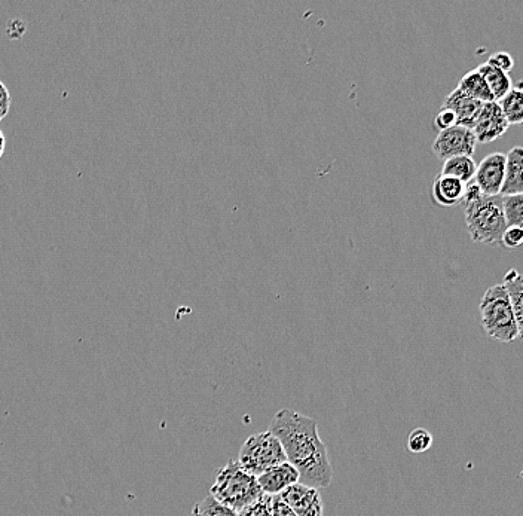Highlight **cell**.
<instances>
[{
	"label": "cell",
	"instance_id": "1",
	"mask_svg": "<svg viewBox=\"0 0 523 516\" xmlns=\"http://www.w3.org/2000/svg\"><path fill=\"white\" fill-rule=\"evenodd\" d=\"M268 430L283 445L287 461L299 472L301 484L317 490L332 485V463L326 444L318 435L317 421L293 409H281Z\"/></svg>",
	"mask_w": 523,
	"mask_h": 516
},
{
	"label": "cell",
	"instance_id": "2",
	"mask_svg": "<svg viewBox=\"0 0 523 516\" xmlns=\"http://www.w3.org/2000/svg\"><path fill=\"white\" fill-rule=\"evenodd\" d=\"M463 203L471 240L479 244L501 243V237L507 230L503 197L501 195L489 197L482 194L474 183H470L467 185Z\"/></svg>",
	"mask_w": 523,
	"mask_h": 516
},
{
	"label": "cell",
	"instance_id": "3",
	"mask_svg": "<svg viewBox=\"0 0 523 516\" xmlns=\"http://www.w3.org/2000/svg\"><path fill=\"white\" fill-rule=\"evenodd\" d=\"M262 494L258 478L246 472L235 460H229L216 473V479L210 490L211 497L237 514L241 509L258 500Z\"/></svg>",
	"mask_w": 523,
	"mask_h": 516
},
{
	"label": "cell",
	"instance_id": "4",
	"mask_svg": "<svg viewBox=\"0 0 523 516\" xmlns=\"http://www.w3.org/2000/svg\"><path fill=\"white\" fill-rule=\"evenodd\" d=\"M480 322L489 338L509 344L519 338L518 323L509 292L503 283L489 287L479 305Z\"/></svg>",
	"mask_w": 523,
	"mask_h": 516
},
{
	"label": "cell",
	"instance_id": "5",
	"mask_svg": "<svg viewBox=\"0 0 523 516\" xmlns=\"http://www.w3.org/2000/svg\"><path fill=\"white\" fill-rule=\"evenodd\" d=\"M283 445L269 430L249 436L240 450L238 463L250 475H262L265 470L286 463Z\"/></svg>",
	"mask_w": 523,
	"mask_h": 516
},
{
	"label": "cell",
	"instance_id": "6",
	"mask_svg": "<svg viewBox=\"0 0 523 516\" xmlns=\"http://www.w3.org/2000/svg\"><path fill=\"white\" fill-rule=\"evenodd\" d=\"M477 140L473 130L455 125L448 130L439 131L433 143V152L445 163L455 157H471L476 152Z\"/></svg>",
	"mask_w": 523,
	"mask_h": 516
},
{
	"label": "cell",
	"instance_id": "7",
	"mask_svg": "<svg viewBox=\"0 0 523 516\" xmlns=\"http://www.w3.org/2000/svg\"><path fill=\"white\" fill-rule=\"evenodd\" d=\"M506 154L495 152L483 158L477 166L476 176H474V185L482 191V194L495 197L501 195V189L506 177Z\"/></svg>",
	"mask_w": 523,
	"mask_h": 516
},
{
	"label": "cell",
	"instance_id": "8",
	"mask_svg": "<svg viewBox=\"0 0 523 516\" xmlns=\"http://www.w3.org/2000/svg\"><path fill=\"white\" fill-rule=\"evenodd\" d=\"M509 127V122H507L498 102H489L483 105L482 112H480L479 118L474 124L473 133L476 136L477 143L488 145V143L495 142V140L504 136Z\"/></svg>",
	"mask_w": 523,
	"mask_h": 516
},
{
	"label": "cell",
	"instance_id": "9",
	"mask_svg": "<svg viewBox=\"0 0 523 516\" xmlns=\"http://www.w3.org/2000/svg\"><path fill=\"white\" fill-rule=\"evenodd\" d=\"M280 497L298 516H323V502L317 488L298 482L283 491Z\"/></svg>",
	"mask_w": 523,
	"mask_h": 516
},
{
	"label": "cell",
	"instance_id": "10",
	"mask_svg": "<svg viewBox=\"0 0 523 516\" xmlns=\"http://www.w3.org/2000/svg\"><path fill=\"white\" fill-rule=\"evenodd\" d=\"M258 482L263 494L280 496L287 488L298 484L299 472L295 466L286 461V463H281L278 466L265 470L262 475L258 476Z\"/></svg>",
	"mask_w": 523,
	"mask_h": 516
},
{
	"label": "cell",
	"instance_id": "11",
	"mask_svg": "<svg viewBox=\"0 0 523 516\" xmlns=\"http://www.w3.org/2000/svg\"><path fill=\"white\" fill-rule=\"evenodd\" d=\"M483 105L485 103L470 99V97L464 96L461 91L455 88L452 93L446 96L442 108L454 112L455 118H457V125L473 130L474 124H476L477 118H479L480 112H482Z\"/></svg>",
	"mask_w": 523,
	"mask_h": 516
},
{
	"label": "cell",
	"instance_id": "12",
	"mask_svg": "<svg viewBox=\"0 0 523 516\" xmlns=\"http://www.w3.org/2000/svg\"><path fill=\"white\" fill-rule=\"evenodd\" d=\"M467 185L455 177L439 174L434 179L433 188H431V197L434 203L442 207H454L463 203L466 197Z\"/></svg>",
	"mask_w": 523,
	"mask_h": 516
},
{
	"label": "cell",
	"instance_id": "13",
	"mask_svg": "<svg viewBox=\"0 0 523 516\" xmlns=\"http://www.w3.org/2000/svg\"><path fill=\"white\" fill-rule=\"evenodd\" d=\"M506 177H504L501 197L523 194V148L516 146L506 154Z\"/></svg>",
	"mask_w": 523,
	"mask_h": 516
},
{
	"label": "cell",
	"instance_id": "14",
	"mask_svg": "<svg viewBox=\"0 0 523 516\" xmlns=\"http://www.w3.org/2000/svg\"><path fill=\"white\" fill-rule=\"evenodd\" d=\"M457 90L461 91L464 96L477 100V102H495L488 85H486L485 79H483V76L480 75L477 69L470 70V72H467L466 75L460 79Z\"/></svg>",
	"mask_w": 523,
	"mask_h": 516
},
{
	"label": "cell",
	"instance_id": "15",
	"mask_svg": "<svg viewBox=\"0 0 523 516\" xmlns=\"http://www.w3.org/2000/svg\"><path fill=\"white\" fill-rule=\"evenodd\" d=\"M503 285L509 292L518 323L519 338L523 340V274L516 270H509L504 276Z\"/></svg>",
	"mask_w": 523,
	"mask_h": 516
},
{
	"label": "cell",
	"instance_id": "16",
	"mask_svg": "<svg viewBox=\"0 0 523 516\" xmlns=\"http://www.w3.org/2000/svg\"><path fill=\"white\" fill-rule=\"evenodd\" d=\"M477 70H479L480 75L485 79L486 85H488L495 102H500V100L512 90V78H510L509 73L501 72V70L489 66L488 63L480 64Z\"/></svg>",
	"mask_w": 523,
	"mask_h": 516
},
{
	"label": "cell",
	"instance_id": "17",
	"mask_svg": "<svg viewBox=\"0 0 523 516\" xmlns=\"http://www.w3.org/2000/svg\"><path fill=\"white\" fill-rule=\"evenodd\" d=\"M509 125H523V82L512 87V90L498 102Z\"/></svg>",
	"mask_w": 523,
	"mask_h": 516
},
{
	"label": "cell",
	"instance_id": "18",
	"mask_svg": "<svg viewBox=\"0 0 523 516\" xmlns=\"http://www.w3.org/2000/svg\"><path fill=\"white\" fill-rule=\"evenodd\" d=\"M477 164L473 157H455L443 163L442 173L445 176L455 177L461 182L470 185L476 176Z\"/></svg>",
	"mask_w": 523,
	"mask_h": 516
},
{
	"label": "cell",
	"instance_id": "19",
	"mask_svg": "<svg viewBox=\"0 0 523 516\" xmlns=\"http://www.w3.org/2000/svg\"><path fill=\"white\" fill-rule=\"evenodd\" d=\"M503 207L507 227H518L523 230V194L503 197Z\"/></svg>",
	"mask_w": 523,
	"mask_h": 516
},
{
	"label": "cell",
	"instance_id": "20",
	"mask_svg": "<svg viewBox=\"0 0 523 516\" xmlns=\"http://www.w3.org/2000/svg\"><path fill=\"white\" fill-rule=\"evenodd\" d=\"M192 516H238V514L220 505L214 497L207 496L192 508Z\"/></svg>",
	"mask_w": 523,
	"mask_h": 516
},
{
	"label": "cell",
	"instance_id": "21",
	"mask_svg": "<svg viewBox=\"0 0 523 516\" xmlns=\"http://www.w3.org/2000/svg\"><path fill=\"white\" fill-rule=\"evenodd\" d=\"M431 445H433V435H431L427 429L418 427V429H415L414 432L409 435L408 448L411 453H427V451L430 450Z\"/></svg>",
	"mask_w": 523,
	"mask_h": 516
},
{
	"label": "cell",
	"instance_id": "22",
	"mask_svg": "<svg viewBox=\"0 0 523 516\" xmlns=\"http://www.w3.org/2000/svg\"><path fill=\"white\" fill-rule=\"evenodd\" d=\"M238 516H272V496L262 494L258 500L241 509Z\"/></svg>",
	"mask_w": 523,
	"mask_h": 516
},
{
	"label": "cell",
	"instance_id": "23",
	"mask_svg": "<svg viewBox=\"0 0 523 516\" xmlns=\"http://www.w3.org/2000/svg\"><path fill=\"white\" fill-rule=\"evenodd\" d=\"M486 63H488L489 66L495 67V69L501 70V72L504 73H509L510 70L515 67V60H513V57L510 56L509 53H503V51L492 54Z\"/></svg>",
	"mask_w": 523,
	"mask_h": 516
},
{
	"label": "cell",
	"instance_id": "24",
	"mask_svg": "<svg viewBox=\"0 0 523 516\" xmlns=\"http://www.w3.org/2000/svg\"><path fill=\"white\" fill-rule=\"evenodd\" d=\"M501 244L510 250L518 249L523 244V230L518 227H507L501 237Z\"/></svg>",
	"mask_w": 523,
	"mask_h": 516
},
{
	"label": "cell",
	"instance_id": "25",
	"mask_svg": "<svg viewBox=\"0 0 523 516\" xmlns=\"http://www.w3.org/2000/svg\"><path fill=\"white\" fill-rule=\"evenodd\" d=\"M434 125L439 128V131L448 130L457 125V118H455L454 112L442 108L434 119Z\"/></svg>",
	"mask_w": 523,
	"mask_h": 516
},
{
	"label": "cell",
	"instance_id": "26",
	"mask_svg": "<svg viewBox=\"0 0 523 516\" xmlns=\"http://www.w3.org/2000/svg\"><path fill=\"white\" fill-rule=\"evenodd\" d=\"M272 516H298L293 509L281 499L280 496H272Z\"/></svg>",
	"mask_w": 523,
	"mask_h": 516
},
{
	"label": "cell",
	"instance_id": "27",
	"mask_svg": "<svg viewBox=\"0 0 523 516\" xmlns=\"http://www.w3.org/2000/svg\"><path fill=\"white\" fill-rule=\"evenodd\" d=\"M11 103V93H9V90L8 88H6V85L3 84L2 81H0V112H2V114L8 115L9 109H11Z\"/></svg>",
	"mask_w": 523,
	"mask_h": 516
},
{
	"label": "cell",
	"instance_id": "28",
	"mask_svg": "<svg viewBox=\"0 0 523 516\" xmlns=\"http://www.w3.org/2000/svg\"><path fill=\"white\" fill-rule=\"evenodd\" d=\"M5 148H6L5 134H3L2 131H0V158L3 157V152H5Z\"/></svg>",
	"mask_w": 523,
	"mask_h": 516
},
{
	"label": "cell",
	"instance_id": "29",
	"mask_svg": "<svg viewBox=\"0 0 523 516\" xmlns=\"http://www.w3.org/2000/svg\"><path fill=\"white\" fill-rule=\"evenodd\" d=\"M5 114H2V112H0V121H2L3 118H5Z\"/></svg>",
	"mask_w": 523,
	"mask_h": 516
}]
</instances>
